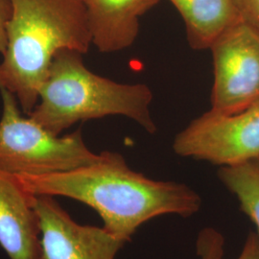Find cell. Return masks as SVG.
Instances as JSON below:
<instances>
[{"instance_id":"cell-1","label":"cell","mask_w":259,"mask_h":259,"mask_svg":"<svg viewBox=\"0 0 259 259\" xmlns=\"http://www.w3.org/2000/svg\"><path fill=\"white\" fill-rule=\"evenodd\" d=\"M17 177L32 194L65 197L91 206L102 218L103 228L127 243L141 225L155 217H189L202 206L201 197L188 185L152 180L111 151L100 153L92 164L70 171Z\"/></svg>"},{"instance_id":"cell-2","label":"cell","mask_w":259,"mask_h":259,"mask_svg":"<svg viewBox=\"0 0 259 259\" xmlns=\"http://www.w3.org/2000/svg\"><path fill=\"white\" fill-rule=\"evenodd\" d=\"M8 47L0 63V89L13 93L25 114L38 103L39 90L56 54H84L93 45L84 0H11Z\"/></svg>"},{"instance_id":"cell-3","label":"cell","mask_w":259,"mask_h":259,"mask_svg":"<svg viewBox=\"0 0 259 259\" xmlns=\"http://www.w3.org/2000/svg\"><path fill=\"white\" fill-rule=\"evenodd\" d=\"M81 52L64 49L56 54L38 103L28 116L60 136L80 121L122 115L150 134L157 131L151 115L153 93L144 83H116L95 74L83 64Z\"/></svg>"},{"instance_id":"cell-4","label":"cell","mask_w":259,"mask_h":259,"mask_svg":"<svg viewBox=\"0 0 259 259\" xmlns=\"http://www.w3.org/2000/svg\"><path fill=\"white\" fill-rule=\"evenodd\" d=\"M0 168L13 175L40 176L70 171L97 161L81 129L57 136L19 110L17 97L0 89Z\"/></svg>"},{"instance_id":"cell-5","label":"cell","mask_w":259,"mask_h":259,"mask_svg":"<svg viewBox=\"0 0 259 259\" xmlns=\"http://www.w3.org/2000/svg\"><path fill=\"white\" fill-rule=\"evenodd\" d=\"M173 149L220 167L259 158V100L233 114L206 111L177 135Z\"/></svg>"},{"instance_id":"cell-6","label":"cell","mask_w":259,"mask_h":259,"mask_svg":"<svg viewBox=\"0 0 259 259\" xmlns=\"http://www.w3.org/2000/svg\"><path fill=\"white\" fill-rule=\"evenodd\" d=\"M214 82L211 111L233 114L259 100V31L240 21L228 28L209 48Z\"/></svg>"},{"instance_id":"cell-7","label":"cell","mask_w":259,"mask_h":259,"mask_svg":"<svg viewBox=\"0 0 259 259\" xmlns=\"http://www.w3.org/2000/svg\"><path fill=\"white\" fill-rule=\"evenodd\" d=\"M42 259H114L127 242L104 228L75 222L49 195H36Z\"/></svg>"},{"instance_id":"cell-8","label":"cell","mask_w":259,"mask_h":259,"mask_svg":"<svg viewBox=\"0 0 259 259\" xmlns=\"http://www.w3.org/2000/svg\"><path fill=\"white\" fill-rule=\"evenodd\" d=\"M36 195L0 168V246L9 259H42Z\"/></svg>"},{"instance_id":"cell-9","label":"cell","mask_w":259,"mask_h":259,"mask_svg":"<svg viewBox=\"0 0 259 259\" xmlns=\"http://www.w3.org/2000/svg\"><path fill=\"white\" fill-rule=\"evenodd\" d=\"M159 0H84L93 45L102 53L131 47L139 32V19Z\"/></svg>"},{"instance_id":"cell-10","label":"cell","mask_w":259,"mask_h":259,"mask_svg":"<svg viewBox=\"0 0 259 259\" xmlns=\"http://www.w3.org/2000/svg\"><path fill=\"white\" fill-rule=\"evenodd\" d=\"M184 19L194 50L209 49L228 28L242 21L232 0H170Z\"/></svg>"},{"instance_id":"cell-11","label":"cell","mask_w":259,"mask_h":259,"mask_svg":"<svg viewBox=\"0 0 259 259\" xmlns=\"http://www.w3.org/2000/svg\"><path fill=\"white\" fill-rule=\"evenodd\" d=\"M218 177L257 228L259 235V158L220 167Z\"/></svg>"},{"instance_id":"cell-12","label":"cell","mask_w":259,"mask_h":259,"mask_svg":"<svg viewBox=\"0 0 259 259\" xmlns=\"http://www.w3.org/2000/svg\"><path fill=\"white\" fill-rule=\"evenodd\" d=\"M199 259H225V238L213 228L202 230L196 242Z\"/></svg>"},{"instance_id":"cell-13","label":"cell","mask_w":259,"mask_h":259,"mask_svg":"<svg viewBox=\"0 0 259 259\" xmlns=\"http://www.w3.org/2000/svg\"><path fill=\"white\" fill-rule=\"evenodd\" d=\"M242 21L259 31V0H232Z\"/></svg>"},{"instance_id":"cell-14","label":"cell","mask_w":259,"mask_h":259,"mask_svg":"<svg viewBox=\"0 0 259 259\" xmlns=\"http://www.w3.org/2000/svg\"><path fill=\"white\" fill-rule=\"evenodd\" d=\"M13 7L11 0H0V54L5 55L8 47L7 28L12 18Z\"/></svg>"},{"instance_id":"cell-15","label":"cell","mask_w":259,"mask_h":259,"mask_svg":"<svg viewBox=\"0 0 259 259\" xmlns=\"http://www.w3.org/2000/svg\"><path fill=\"white\" fill-rule=\"evenodd\" d=\"M237 259H259V235L257 232H250Z\"/></svg>"}]
</instances>
